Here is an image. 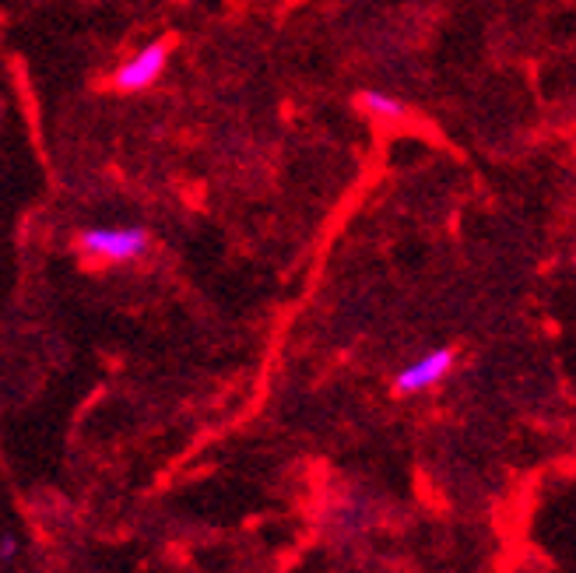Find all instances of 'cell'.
<instances>
[{
	"mask_svg": "<svg viewBox=\"0 0 576 573\" xmlns=\"http://www.w3.org/2000/svg\"><path fill=\"white\" fill-rule=\"evenodd\" d=\"M78 247L88 254V257H96V260H135L145 254L148 247V233L138 229V226H99V229H85L78 236Z\"/></svg>",
	"mask_w": 576,
	"mask_h": 573,
	"instance_id": "6da1fadb",
	"label": "cell"
},
{
	"mask_svg": "<svg viewBox=\"0 0 576 573\" xmlns=\"http://www.w3.org/2000/svg\"><path fill=\"white\" fill-rule=\"evenodd\" d=\"M166 60H169V47L166 42H151L141 53H135L127 63H120L117 75L109 78V85L120 88V92H141V88L155 85L166 71Z\"/></svg>",
	"mask_w": 576,
	"mask_h": 573,
	"instance_id": "7a4b0ae2",
	"label": "cell"
},
{
	"mask_svg": "<svg viewBox=\"0 0 576 573\" xmlns=\"http://www.w3.org/2000/svg\"><path fill=\"white\" fill-rule=\"evenodd\" d=\"M450 369H454V348H433L423 359H415L408 369L397 373L394 391L397 394H423V391L436 387Z\"/></svg>",
	"mask_w": 576,
	"mask_h": 573,
	"instance_id": "3957f363",
	"label": "cell"
},
{
	"mask_svg": "<svg viewBox=\"0 0 576 573\" xmlns=\"http://www.w3.org/2000/svg\"><path fill=\"white\" fill-rule=\"evenodd\" d=\"M359 106L366 109L369 117H376V120H401V117H408V106L397 99V96H387V92H363L359 96Z\"/></svg>",
	"mask_w": 576,
	"mask_h": 573,
	"instance_id": "277c9868",
	"label": "cell"
}]
</instances>
